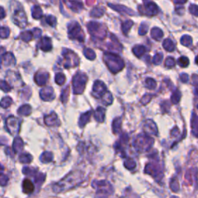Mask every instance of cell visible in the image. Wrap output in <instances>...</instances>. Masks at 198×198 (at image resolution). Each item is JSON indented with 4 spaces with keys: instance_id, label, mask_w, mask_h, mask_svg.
<instances>
[{
    "instance_id": "cell-1",
    "label": "cell",
    "mask_w": 198,
    "mask_h": 198,
    "mask_svg": "<svg viewBox=\"0 0 198 198\" xmlns=\"http://www.w3.org/2000/svg\"><path fill=\"white\" fill-rule=\"evenodd\" d=\"M191 127L193 135L198 137V116L194 115L191 121Z\"/></svg>"
},
{
    "instance_id": "cell-2",
    "label": "cell",
    "mask_w": 198,
    "mask_h": 198,
    "mask_svg": "<svg viewBox=\"0 0 198 198\" xmlns=\"http://www.w3.org/2000/svg\"><path fill=\"white\" fill-rule=\"evenodd\" d=\"M23 187L26 193H30L34 190V186L32 184V183L28 180H26L23 182Z\"/></svg>"
},
{
    "instance_id": "cell-3",
    "label": "cell",
    "mask_w": 198,
    "mask_h": 198,
    "mask_svg": "<svg viewBox=\"0 0 198 198\" xmlns=\"http://www.w3.org/2000/svg\"><path fill=\"white\" fill-rule=\"evenodd\" d=\"M178 64L180 67H187L189 65V60L186 57H181L178 60Z\"/></svg>"
},
{
    "instance_id": "cell-4",
    "label": "cell",
    "mask_w": 198,
    "mask_h": 198,
    "mask_svg": "<svg viewBox=\"0 0 198 198\" xmlns=\"http://www.w3.org/2000/svg\"><path fill=\"white\" fill-rule=\"evenodd\" d=\"M181 43L183 45H184L186 47H189L190 45L192 43V39L189 36H184L181 39Z\"/></svg>"
},
{
    "instance_id": "cell-5",
    "label": "cell",
    "mask_w": 198,
    "mask_h": 198,
    "mask_svg": "<svg viewBox=\"0 0 198 198\" xmlns=\"http://www.w3.org/2000/svg\"><path fill=\"white\" fill-rule=\"evenodd\" d=\"M163 46H164L165 48H166L167 50H169V51H173L174 50V48H175V46L174 45V43H173L169 40H166Z\"/></svg>"
},
{
    "instance_id": "cell-6",
    "label": "cell",
    "mask_w": 198,
    "mask_h": 198,
    "mask_svg": "<svg viewBox=\"0 0 198 198\" xmlns=\"http://www.w3.org/2000/svg\"><path fill=\"white\" fill-rule=\"evenodd\" d=\"M180 97H181V94H180V92L179 91H176V92L173 94V96H172V101H173V102H174V104H176V103L178 102L180 99Z\"/></svg>"
},
{
    "instance_id": "cell-7",
    "label": "cell",
    "mask_w": 198,
    "mask_h": 198,
    "mask_svg": "<svg viewBox=\"0 0 198 198\" xmlns=\"http://www.w3.org/2000/svg\"><path fill=\"white\" fill-rule=\"evenodd\" d=\"M190 11L192 14L198 16V6H197L195 5H192L190 8Z\"/></svg>"
},
{
    "instance_id": "cell-8",
    "label": "cell",
    "mask_w": 198,
    "mask_h": 198,
    "mask_svg": "<svg viewBox=\"0 0 198 198\" xmlns=\"http://www.w3.org/2000/svg\"><path fill=\"white\" fill-rule=\"evenodd\" d=\"M166 62H167L166 63V64H167V66H169V67H173V66L175 65V60H174L173 58H168Z\"/></svg>"
},
{
    "instance_id": "cell-9",
    "label": "cell",
    "mask_w": 198,
    "mask_h": 198,
    "mask_svg": "<svg viewBox=\"0 0 198 198\" xmlns=\"http://www.w3.org/2000/svg\"><path fill=\"white\" fill-rule=\"evenodd\" d=\"M180 78H181V80H182L183 82H187L188 80H189V77H188V75H187V73H182V74L180 75Z\"/></svg>"
},
{
    "instance_id": "cell-10",
    "label": "cell",
    "mask_w": 198,
    "mask_h": 198,
    "mask_svg": "<svg viewBox=\"0 0 198 198\" xmlns=\"http://www.w3.org/2000/svg\"><path fill=\"white\" fill-rule=\"evenodd\" d=\"M195 92H196L197 94H198V86H196V90H195Z\"/></svg>"
},
{
    "instance_id": "cell-11",
    "label": "cell",
    "mask_w": 198,
    "mask_h": 198,
    "mask_svg": "<svg viewBox=\"0 0 198 198\" xmlns=\"http://www.w3.org/2000/svg\"><path fill=\"white\" fill-rule=\"evenodd\" d=\"M195 61H196V64H197L198 65V55L197 56V57H196V60H195Z\"/></svg>"
},
{
    "instance_id": "cell-12",
    "label": "cell",
    "mask_w": 198,
    "mask_h": 198,
    "mask_svg": "<svg viewBox=\"0 0 198 198\" xmlns=\"http://www.w3.org/2000/svg\"><path fill=\"white\" fill-rule=\"evenodd\" d=\"M197 108H198V105H197Z\"/></svg>"
}]
</instances>
